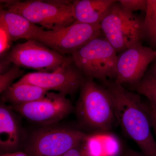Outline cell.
<instances>
[{
	"instance_id": "cell-9",
	"label": "cell",
	"mask_w": 156,
	"mask_h": 156,
	"mask_svg": "<svg viewBox=\"0 0 156 156\" xmlns=\"http://www.w3.org/2000/svg\"><path fill=\"white\" fill-rule=\"evenodd\" d=\"M66 96L60 92H48L38 100L10 107L31 122L43 126H52L73 111L72 104Z\"/></svg>"
},
{
	"instance_id": "cell-16",
	"label": "cell",
	"mask_w": 156,
	"mask_h": 156,
	"mask_svg": "<svg viewBox=\"0 0 156 156\" xmlns=\"http://www.w3.org/2000/svg\"><path fill=\"white\" fill-rule=\"evenodd\" d=\"M147 2L145 17L143 20V37L154 49L156 48V0Z\"/></svg>"
},
{
	"instance_id": "cell-24",
	"label": "cell",
	"mask_w": 156,
	"mask_h": 156,
	"mask_svg": "<svg viewBox=\"0 0 156 156\" xmlns=\"http://www.w3.org/2000/svg\"><path fill=\"white\" fill-rule=\"evenodd\" d=\"M120 156H146L142 152L131 148H126L122 152Z\"/></svg>"
},
{
	"instance_id": "cell-8",
	"label": "cell",
	"mask_w": 156,
	"mask_h": 156,
	"mask_svg": "<svg viewBox=\"0 0 156 156\" xmlns=\"http://www.w3.org/2000/svg\"><path fill=\"white\" fill-rule=\"evenodd\" d=\"M68 57L38 41L30 39L14 46L5 58L20 67L36 70L38 72L50 73L60 67Z\"/></svg>"
},
{
	"instance_id": "cell-21",
	"label": "cell",
	"mask_w": 156,
	"mask_h": 156,
	"mask_svg": "<svg viewBox=\"0 0 156 156\" xmlns=\"http://www.w3.org/2000/svg\"><path fill=\"white\" fill-rule=\"evenodd\" d=\"M59 156H92L87 140Z\"/></svg>"
},
{
	"instance_id": "cell-2",
	"label": "cell",
	"mask_w": 156,
	"mask_h": 156,
	"mask_svg": "<svg viewBox=\"0 0 156 156\" xmlns=\"http://www.w3.org/2000/svg\"><path fill=\"white\" fill-rule=\"evenodd\" d=\"M80 90L76 108L80 124L99 133L110 131L117 122L113 102L108 90L88 78Z\"/></svg>"
},
{
	"instance_id": "cell-13",
	"label": "cell",
	"mask_w": 156,
	"mask_h": 156,
	"mask_svg": "<svg viewBox=\"0 0 156 156\" xmlns=\"http://www.w3.org/2000/svg\"><path fill=\"white\" fill-rule=\"evenodd\" d=\"M117 1L115 0L73 1V13L76 21L85 24H100L112 6Z\"/></svg>"
},
{
	"instance_id": "cell-1",
	"label": "cell",
	"mask_w": 156,
	"mask_h": 156,
	"mask_svg": "<svg viewBox=\"0 0 156 156\" xmlns=\"http://www.w3.org/2000/svg\"><path fill=\"white\" fill-rule=\"evenodd\" d=\"M104 83L111 95L117 123L124 134L146 156H156V141L146 103L138 94L128 91L114 80Z\"/></svg>"
},
{
	"instance_id": "cell-5",
	"label": "cell",
	"mask_w": 156,
	"mask_h": 156,
	"mask_svg": "<svg viewBox=\"0 0 156 156\" xmlns=\"http://www.w3.org/2000/svg\"><path fill=\"white\" fill-rule=\"evenodd\" d=\"M143 20L117 1L100 23L105 38L117 52L141 44Z\"/></svg>"
},
{
	"instance_id": "cell-11",
	"label": "cell",
	"mask_w": 156,
	"mask_h": 156,
	"mask_svg": "<svg viewBox=\"0 0 156 156\" xmlns=\"http://www.w3.org/2000/svg\"><path fill=\"white\" fill-rule=\"evenodd\" d=\"M156 60V50L141 44L126 49L118 56L115 82L131 86L138 83L146 74L148 66Z\"/></svg>"
},
{
	"instance_id": "cell-22",
	"label": "cell",
	"mask_w": 156,
	"mask_h": 156,
	"mask_svg": "<svg viewBox=\"0 0 156 156\" xmlns=\"http://www.w3.org/2000/svg\"><path fill=\"white\" fill-rule=\"evenodd\" d=\"M146 104L150 117L152 128L153 129L156 136V108L150 102H148Z\"/></svg>"
},
{
	"instance_id": "cell-14",
	"label": "cell",
	"mask_w": 156,
	"mask_h": 156,
	"mask_svg": "<svg viewBox=\"0 0 156 156\" xmlns=\"http://www.w3.org/2000/svg\"><path fill=\"white\" fill-rule=\"evenodd\" d=\"M0 22L5 26L13 41L20 39H32L41 27L20 14L2 8L0 10Z\"/></svg>"
},
{
	"instance_id": "cell-23",
	"label": "cell",
	"mask_w": 156,
	"mask_h": 156,
	"mask_svg": "<svg viewBox=\"0 0 156 156\" xmlns=\"http://www.w3.org/2000/svg\"><path fill=\"white\" fill-rule=\"evenodd\" d=\"M0 64V73L1 75H2L10 69L11 68V64L12 63L5 58L1 60Z\"/></svg>"
},
{
	"instance_id": "cell-7",
	"label": "cell",
	"mask_w": 156,
	"mask_h": 156,
	"mask_svg": "<svg viewBox=\"0 0 156 156\" xmlns=\"http://www.w3.org/2000/svg\"><path fill=\"white\" fill-rule=\"evenodd\" d=\"M100 24H88L75 21L67 27L56 30L41 28L33 37L36 40L63 56L71 55L101 33Z\"/></svg>"
},
{
	"instance_id": "cell-25",
	"label": "cell",
	"mask_w": 156,
	"mask_h": 156,
	"mask_svg": "<svg viewBox=\"0 0 156 156\" xmlns=\"http://www.w3.org/2000/svg\"><path fill=\"white\" fill-rule=\"evenodd\" d=\"M1 156H29L25 151H15L14 152L2 153Z\"/></svg>"
},
{
	"instance_id": "cell-18",
	"label": "cell",
	"mask_w": 156,
	"mask_h": 156,
	"mask_svg": "<svg viewBox=\"0 0 156 156\" xmlns=\"http://www.w3.org/2000/svg\"><path fill=\"white\" fill-rule=\"evenodd\" d=\"M24 71L21 68L15 64L7 72L0 75V92L2 93L13 85L16 79L22 76Z\"/></svg>"
},
{
	"instance_id": "cell-19",
	"label": "cell",
	"mask_w": 156,
	"mask_h": 156,
	"mask_svg": "<svg viewBox=\"0 0 156 156\" xmlns=\"http://www.w3.org/2000/svg\"><path fill=\"white\" fill-rule=\"evenodd\" d=\"M12 41L11 35L5 25L0 22V56H6L11 48Z\"/></svg>"
},
{
	"instance_id": "cell-10",
	"label": "cell",
	"mask_w": 156,
	"mask_h": 156,
	"mask_svg": "<svg viewBox=\"0 0 156 156\" xmlns=\"http://www.w3.org/2000/svg\"><path fill=\"white\" fill-rule=\"evenodd\" d=\"M86 77L69 56L61 66L50 73H30L17 81L35 85L50 91H57L65 95H73L80 89Z\"/></svg>"
},
{
	"instance_id": "cell-4",
	"label": "cell",
	"mask_w": 156,
	"mask_h": 156,
	"mask_svg": "<svg viewBox=\"0 0 156 156\" xmlns=\"http://www.w3.org/2000/svg\"><path fill=\"white\" fill-rule=\"evenodd\" d=\"M117 52L106 39L96 38L70 55L77 68L86 78L103 82L115 80Z\"/></svg>"
},
{
	"instance_id": "cell-17",
	"label": "cell",
	"mask_w": 156,
	"mask_h": 156,
	"mask_svg": "<svg viewBox=\"0 0 156 156\" xmlns=\"http://www.w3.org/2000/svg\"><path fill=\"white\" fill-rule=\"evenodd\" d=\"M132 87L134 91L147 98L156 108V76L151 71L146 73L140 82Z\"/></svg>"
},
{
	"instance_id": "cell-3",
	"label": "cell",
	"mask_w": 156,
	"mask_h": 156,
	"mask_svg": "<svg viewBox=\"0 0 156 156\" xmlns=\"http://www.w3.org/2000/svg\"><path fill=\"white\" fill-rule=\"evenodd\" d=\"M2 9L17 13L48 30H56L71 25L76 21L72 1H1Z\"/></svg>"
},
{
	"instance_id": "cell-12",
	"label": "cell",
	"mask_w": 156,
	"mask_h": 156,
	"mask_svg": "<svg viewBox=\"0 0 156 156\" xmlns=\"http://www.w3.org/2000/svg\"><path fill=\"white\" fill-rule=\"evenodd\" d=\"M12 110L2 101L0 105V148L2 153L16 151L21 143V130Z\"/></svg>"
},
{
	"instance_id": "cell-15",
	"label": "cell",
	"mask_w": 156,
	"mask_h": 156,
	"mask_svg": "<svg viewBox=\"0 0 156 156\" xmlns=\"http://www.w3.org/2000/svg\"><path fill=\"white\" fill-rule=\"evenodd\" d=\"M50 91L26 83H15L2 94V101L12 105H20L38 100Z\"/></svg>"
},
{
	"instance_id": "cell-6",
	"label": "cell",
	"mask_w": 156,
	"mask_h": 156,
	"mask_svg": "<svg viewBox=\"0 0 156 156\" xmlns=\"http://www.w3.org/2000/svg\"><path fill=\"white\" fill-rule=\"evenodd\" d=\"M89 136L73 128L43 126L33 132L25 152L29 156H59L85 142Z\"/></svg>"
},
{
	"instance_id": "cell-26",
	"label": "cell",
	"mask_w": 156,
	"mask_h": 156,
	"mask_svg": "<svg viewBox=\"0 0 156 156\" xmlns=\"http://www.w3.org/2000/svg\"><path fill=\"white\" fill-rule=\"evenodd\" d=\"M151 72L152 73H153L154 75L156 76V60H155V62H154V63L153 65Z\"/></svg>"
},
{
	"instance_id": "cell-20",
	"label": "cell",
	"mask_w": 156,
	"mask_h": 156,
	"mask_svg": "<svg viewBox=\"0 0 156 156\" xmlns=\"http://www.w3.org/2000/svg\"><path fill=\"white\" fill-rule=\"evenodd\" d=\"M119 3L124 9L133 13L134 11H145L147 8V0H120Z\"/></svg>"
}]
</instances>
